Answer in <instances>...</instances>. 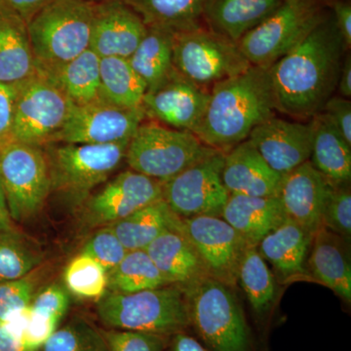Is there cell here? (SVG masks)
<instances>
[{
    "label": "cell",
    "mask_w": 351,
    "mask_h": 351,
    "mask_svg": "<svg viewBox=\"0 0 351 351\" xmlns=\"http://www.w3.org/2000/svg\"><path fill=\"white\" fill-rule=\"evenodd\" d=\"M348 49L332 14L325 13L301 43L270 66L276 110L298 121L321 112L336 93Z\"/></svg>",
    "instance_id": "obj_1"
},
{
    "label": "cell",
    "mask_w": 351,
    "mask_h": 351,
    "mask_svg": "<svg viewBox=\"0 0 351 351\" xmlns=\"http://www.w3.org/2000/svg\"><path fill=\"white\" fill-rule=\"evenodd\" d=\"M276 110L269 69L251 66L211 88L206 112L193 134L203 145L226 154Z\"/></svg>",
    "instance_id": "obj_2"
},
{
    "label": "cell",
    "mask_w": 351,
    "mask_h": 351,
    "mask_svg": "<svg viewBox=\"0 0 351 351\" xmlns=\"http://www.w3.org/2000/svg\"><path fill=\"white\" fill-rule=\"evenodd\" d=\"M189 327L209 351H257L233 288L206 276L184 288Z\"/></svg>",
    "instance_id": "obj_3"
},
{
    "label": "cell",
    "mask_w": 351,
    "mask_h": 351,
    "mask_svg": "<svg viewBox=\"0 0 351 351\" xmlns=\"http://www.w3.org/2000/svg\"><path fill=\"white\" fill-rule=\"evenodd\" d=\"M97 313L110 329L152 332L170 338L189 327L188 297L177 285L149 289L132 294L106 293Z\"/></svg>",
    "instance_id": "obj_4"
},
{
    "label": "cell",
    "mask_w": 351,
    "mask_h": 351,
    "mask_svg": "<svg viewBox=\"0 0 351 351\" xmlns=\"http://www.w3.org/2000/svg\"><path fill=\"white\" fill-rule=\"evenodd\" d=\"M95 3L51 0L27 24L36 69L75 59L90 47Z\"/></svg>",
    "instance_id": "obj_5"
},
{
    "label": "cell",
    "mask_w": 351,
    "mask_h": 351,
    "mask_svg": "<svg viewBox=\"0 0 351 351\" xmlns=\"http://www.w3.org/2000/svg\"><path fill=\"white\" fill-rule=\"evenodd\" d=\"M215 151L191 132L144 121L129 142L125 161L131 170L164 182Z\"/></svg>",
    "instance_id": "obj_6"
},
{
    "label": "cell",
    "mask_w": 351,
    "mask_h": 351,
    "mask_svg": "<svg viewBox=\"0 0 351 351\" xmlns=\"http://www.w3.org/2000/svg\"><path fill=\"white\" fill-rule=\"evenodd\" d=\"M173 63L180 75L207 90L252 66L239 44L203 27L174 34Z\"/></svg>",
    "instance_id": "obj_7"
},
{
    "label": "cell",
    "mask_w": 351,
    "mask_h": 351,
    "mask_svg": "<svg viewBox=\"0 0 351 351\" xmlns=\"http://www.w3.org/2000/svg\"><path fill=\"white\" fill-rule=\"evenodd\" d=\"M316 0H284L280 7L239 41L252 66L269 69L306 38L324 15Z\"/></svg>",
    "instance_id": "obj_8"
},
{
    "label": "cell",
    "mask_w": 351,
    "mask_h": 351,
    "mask_svg": "<svg viewBox=\"0 0 351 351\" xmlns=\"http://www.w3.org/2000/svg\"><path fill=\"white\" fill-rule=\"evenodd\" d=\"M129 142L114 144H63L45 152L51 189L82 198L108 181L125 161Z\"/></svg>",
    "instance_id": "obj_9"
},
{
    "label": "cell",
    "mask_w": 351,
    "mask_h": 351,
    "mask_svg": "<svg viewBox=\"0 0 351 351\" xmlns=\"http://www.w3.org/2000/svg\"><path fill=\"white\" fill-rule=\"evenodd\" d=\"M0 179L14 221L38 213L52 189L45 152L16 141L0 147Z\"/></svg>",
    "instance_id": "obj_10"
},
{
    "label": "cell",
    "mask_w": 351,
    "mask_h": 351,
    "mask_svg": "<svg viewBox=\"0 0 351 351\" xmlns=\"http://www.w3.org/2000/svg\"><path fill=\"white\" fill-rule=\"evenodd\" d=\"M71 103L59 88L38 73L20 83L12 140L39 147L54 143L68 119Z\"/></svg>",
    "instance_id": "obj_11"
},
{
    "label": "cell",
    "mask_w": 351,
    "mask_h": 351,
    "mask_svg": "<svg viewBox=\"0 0 351 351\" xmlns=\"http://www.w3.org/2000/svg\"><path fill=\"white\" fill-rule=\"evenodd\" d=\"M225 152L215 151L162 182V199L180 219L221 217L230 193L223 184Z\"/></svg>",
    "instance_id": "obj_12"
},
{
    "label": "cell",
    "mask_w": 351,
    "mask_h": 351,
    "mask_svg": "<svg viewBox=\"0 0 351 351\" xmlns=\"http://www.w3.org/2000/svg\"><path fill=\"white\" fill-rule=\"evenodd\" d=\"M145 119L143 107H119L103 99L83 105L71 103L68 119L54 143L106 145L126 142Z\"/></svg>",
    "instance_id": "obj_13"
},
{
    "label": "cell",
    "mask_w": 351,
    "mask_h": 351,
    "mask_svg": "<svg viewBox=\"0 0 351 351\" xmlns=\"http://www.w3.org/2000/svg\"><path fill=\"white\" fill-rule=\"evenodd\" d=\"M179 232L195 247L208 276L234 288L249 245L221 217L181 219Z\"/></svg>",
    "instance_id": "obj_14"
},
{
    "label": "cell",
    "mask_w": 351,
    "mask_h": 351,
    "mask_svg": "<svg viewBox=\"0 0 351 351\" xmlns=\"http://www.w3.org/2000/svg\"><path fill=\"white\" fill-rule=\"evenodd\" d=\"M209 100L210 90L198 86L174 69L163 82L147 90L142 107L145 117L154 122L193 133Z\"/></svg>",
    "instance_id": "obj_15"
},
{
    "label": "cell",
    "mask_w": 351,
    "mask_h": 351,
    "mask_svg": "<svg viewBox=\"0 0 351 351\" xmlns=\"http://www.w3.org/2000/svg\"><path fill=\"white\" fill-rule=\"evenodd\" d=\"M162 199V182L135 171L115 176L87 200L85 217L93 226H108Z\"/></svg>",
    "instance_id": "obj_16"
},
{
    "label": "cell",
    "mask_w": 351,
    "mask_h": 351,
    "mask_svg": "<svg viewBox=\"0 0 351 351\" xmlns=\"http://www.w3.org/2000/svg\"><path fill=\"white\" fill-rule=\"evenodd\" d=\"M313 138V122L302 123L276 117L256 127L248 137L265 162L281 175L309 160Z\"/></svg>",
    "instance_id": "obj_17"
},
{
    "label": "cell",
    "mask_w": 351,
    "mask_h": 351,
    "mask_svg": "<svg viewBox=\"0 0 351 351\" xmlns=\"http://www.w3.org/2000/svg\"><path fill=\"white\" fill-rule=\"evenodd\" d=\"M147 27L123 0L95 3L90 49L100 58L128 59Z\"/></svg>",
    "instance_id": "obj_18"
},
{
    "label": "cell",
    "mask_w": 351,
    "mask_h": 351,
    "mask_svg": "<svg viewBox=\"0 0 351 351\" xmlns=\"http://www.w3.org/2000/svg\"><path fill=\"white\" fill-rule=\"evenodd\" d=\"M331 188L332 182L308 160L283 175L277 197L287 219L314 234L321 226Z\"/></svg>",
    "instance_id": "obj_19"
},
{
    "label": "cell",
    "mask_w": 351,
    "mask_h": 351,
    "mask_svg": "<svg viewBox=\"0 0 351 351\" xmlns=\"http://www.w3.org/2000/svg\"><path fill=\"white\" fill-rule=\"evenodd\" d=\"M221 177L233 195L277 197L283 175L272 169L247 138L226 152Z\"/></svg>",
    "instance_id": "obj_20"
},
{
    "label": "cell",
    "mask_w": 351,
    "mask_h": 351,
    "mask_svg": "<svg viewBox=\"0 0 351 351\" xmlns=\"http://www.w3.org/2000/svg\"><path fill=\"white\" fill-rule=\"evenodd\" d=\"M350 241L321 226L314 233L306 272L331 289L341 301L351 304Z\"/></svg>",
    "instance_id": "obj_21"
},
{
    "label": "cell",
    "mask_w": 351,
    "mask_h": 351,
    "mask_svg": "<svg viewBox=\"0 0 351 351\" xmlns=\"http://www.w3.org/2000/svg\"><path fill=\"white\" fill-rule=\"evenodd\" d=\"M313 235L295 221L286 219L267 233L256 248L265 263L271 265L274 274L285 282L308 276L306 261Z\"/></svg>",
    "instance_id": "obj_22"
},
{
    "label": "cell",
    "mask_w": 351,
    "mask_h": 351,
    "mask_svg": "<svg viewBox=\"0 0 351 351\" xmlns=\"http://www.w3.org/2000/svg\"><path fill=\"white\" fill-rule=\"evenodd\" d=\"M169 285L182 289L208 276L195 247L179 230H167L145 249Z\"/></svg>",
    "instance_id": "obj_23"
},
{
    "label": "cell",
    "mask_w": 351,
    "mask_h": 351,
    "mask_svg": "<svg viewBox=\"0 0 351 351\" xmlns=\"http://www.w3.org/2000/svg\"><path fill=\"white\" fill-rule=\"evenodd\" d=\"M221 218L243 237L249 246L256 247L287 217L278 197L230 193Z\"/></svg>",
    "instance_id": "obj_24"
},
{
    "label": "cell",
    "mask_w": 351,
    "mask_h": 351,
    "mask_svg": "<svg viewBox=\"0 0 351 351\" xmlns=\"http://www.w3.org/2000/svg\"><path fill=\"white\" fill-rule=\"evenodd\" d=\"M284 0H208L204 21L209 29L239 43L245 34L267 20Z\"/></svg>",
    "instance_id": "obj_25"
},
{
    "label": "cell",
    "mask_w": 351,
    "mask_h": 351,
    "mask_svg": "<svg viewBox=\"0 0 351 351\" xmlns=\"http://www.w3.org/2000/svg\"><path fill=\"white\" fill-rule=\"evenodd\" d=\"M100 60L87 49L66 63L36 69V73L59 88L75 105L100 100Z\"/></svg>",
    "instance_id": "obj_26"
},
{
    "label": "cell",
    "mask_w": 351,
    "mask_h": 351,
    "mask_svg": "<svg viewBox=\"0 0 351 351\" xmlns=\"http://www.w3.org/2000/svg\"><path fill=\"white\" fill-rule=\"evenodd\" d=\"M313 149L309 161L332 184H350L351 145L318 113L313 117Z\"/></svg>",
    "instance_id": "obj_27"
},
{
    "label": "cell",
    "mask_w": 351,
    "mask_h": 351,
    "mask_svg": "<svg viewBox=\"0 0 351 351\" xmlns=\"http://www.w3.org/2000/svg\"><path fill=\"white\" fill-rule=\"evenodd\" d=\"M180 223L181 219L160 199L108 226L129 252L145 250L163 232L179 230Z\"/></svg>",
    "instance_id": "obj_28"
},
{
    "label": "cell",
    "mask_w": 351,
    "mask_h": 351,
    "mask_svg": "<svg viewBox=\"0 0 351 351\" xmlns=\"http://www.w3.org/2000/svg\"><path fill=\"white\" fill-rule=\"evenodd\" d=\"M36 75L27 25L0 13V82L18 85Z\"/></svg>",
    "instance_id": "obj_29"
},
{
    "label": "cell",
    "mask_w": 351,
    "mask_h": 351,
    "mask_svg": "<svg viewBox=\"0 0 351 351\" xmlns=\"http://www.w3.org/2000/svg\"><path fill=\"white\" fill-rule=\"evenodd\" d=\"M147 27L174 32L202 27L208 0H123Z\"/></svg>",
    "instance_id": "obj_30"
},
{
    "label": "cell",
    "mask_w": 351,
    "mask_h": 351,
    "mask_svg": "<svg viewBox=\"0 0 351 351\" xmlns=\"http://www.w3.org/2000/svg\"><path fill=\"white\" fill-rule=\"evenodd\" d=\"M173 44L174 32L147 27V34L128 58L132 68L144 80L147 90L160 84L174 71Z\"/></svg>",
    "instance_id": "obj_31"
},
{
    "label": "cell",
    "mask_w": 351,
    "mask_h": 351,
    "mask_svg": "<svg viewBox=\"0 0 351 351\" xmlns=\"http://www.w3.org/2000/svg\"><path fill=\"white\" fill-rule=\"evenodd\" d=\"M100 89L103 100L119 107L141 108L147 84L132 68L128 59L101 58Z\"/></svg>",
    "instance_id": "obj_32"
},
{
    "label": "cell",
    "mask_w": 351,
    "mask_h": 351,
    "mask_svg": "<svg viewBox=\"0 0 351 351\" xmlns=\"http://www.w3.org/2000/svg\"><path fill=\"white\" fill-rule=\"evenodd\" d=\"M237 284L258 317H265L276 302V281L257 248L249 246L240 263Z\"/></svg>",
    "instance_id": "obj_33"
},
{
    "label": "cell",
    "mask_w": 351,
    "mask_h": 351,
    "mask_svg": "<svg viewBox=\"0 0 351 351\" xmlns=\"http://www.w3.org/2000/svg\"><path fill=\"white\" fill-rule=\"evenodd\" d=\"M169 284L145 250L129 251L108 272V290L113 294H132Z\"/></svg>",
    "instance_id": "obj_34"
},
{
    "label": "cell",
    "mask_w": 351,
    "mask_h": 351,
    "mask_svg": "<svg viewBox=\"0 0 351 351\" xmlns=\"http://www.w3.org/2000/svg\"><path fill=\"white\" fill-rule=\"evenodd\" d=\"M43 261V254L13 228L0 232V280L27 276Z\"/></svg>",
    "instance_id": "obj_35"
},
{
    "label": "cell",
    "mask_w": 351,
    "mask_h": 351,
    "mask_svg": "<svg viewBox=\"0 0 351 351\" xmlns=\"http://www.w3.org/2000/svg\"><path fill=\"white\" fill-rule=\"evenodd\" d=\"M64 281L76 297L99 301L107 293L108 271L94 258L80 253L66 265Z\"/></svg>",
    "instance_id": "obj_36"
},
{
    "label": "cell",
    "mask_w": 351,
    "mask_h": 351,
    "mask_svg": "<svg viewBox=\"0 0 351 351\" xmlns=\"http://www.w3.org/2000/svg\"><path fill=\"white\" fill-rule=\"evenodd\" d=\"M43 351H110L101 332L82 319L57 329L44 343Z\"/></svg>",
    "instance_id": "obj_37"
},
{
    "label": "cell",
    "mask_w": 351,
    "mask_h": 351,
    "mask_svg": "<svg viewBox=\"0 0 351 351\" xmlns=\"http://www.w3.org/2000/svg\"><path fill=\"white\" fill-rule=\"evenodd\" d=\"M321 226L350 240L351 193L350 184H332L323 209Z\"/></svg>",
    "instance_id": "obj_38"
},
{
    "label": "cell",
    "mask_w": 351,
    "mask_h": 351,
    "mask_svg": "<svg viewBox=\"0 0 351 351\" xmlns=\"http://www.w3.org/2000/svg\"><path fill=\"white\" fill-rule=\"evenodd\" d=\"M127 253L128 251L125 247L108 226H104L95 233L82 250V254L94 258L108 272L117 267Z\"/></svg>",
    "instance_id": "obj_39"
},
{
    "label": "cell",
    "mask_w": 351,
    "mask_h": 351,
    "mask_svg": "<svg viewBox=\"0 0 351 351\" xmlns=\"http://www.w3.org/2000/svg\"><path fill=\"white\" fill-rule=\"evenodd\" d=\"M110 351H166L168 337L152 332L110 329L101 331Z\"/></svg>",
    "instance_id": "obj_40"
},
{
    "label": "cell",
    "mask_w": 351,
    "mask_h": 351,
    "mask_svg": "<svg viewBox=\"0 0 351 351\" xmlns=\"http://www.w3.org/2000/svg\"><path fill=\"white\" fill-rule=\"evenodd\" d=\"M34 282L27 277L0 280V319L5 322L13 313L31 306Z\"/></svg>",
    "instance_id": "obj_41"
},
{
    "label": "cell",
    "mask_w": 351,
    "mask_h": 351,
    "mask_svg": "<svg viewBox=\"0 0 351 351\" xmlns=\"http://www.w3.org/2000/svg\"><path fill=\"white\" fill-rule=\"evenodd\" d=\"M69 306L68 291L62 286L50 285L43 289L32 299L31 308L34 313L61 321Z\"/></svg>",
    "instance_id": "obj_42"
},
{
    "label": "cell",
    "mask_w": 351,
    "mask_h": 351,
    "mask_svg": "<svg viewBox=\"0 0 351 351\" xmlns=\"http://www.w3.org/2000/svg\"><path fill=\"white\" fill-rule=\"evenodd\" d=\"M58 324L57 320L34 313L31 308V315L23 335V343L29 350L38 351L56 331Z\"/></svg>",
    "instance_id": "obj_43"
},
{
    "label": "cell",
    "mask_w": 351,
    "mask_h": 351,
    "mask_svg": "<svg viewBox=\"0 0 351 351\" xmlns=\"http://www.w3.org/2000/svg\"><path fill=\"white\" fill-rule=\"evenodd\" d=\"M351 145V101L341 96H332L321 112Z\"/></svg>",
    "instance_id": "obj_44"
},
{
    "label": "cell",
    "mask_w": 351,
    "mask_h": 351,
    "mask_svg": "<svg viewBox=\"0 0 351 351\" xmlns=\"http://www.w3.org/2000/svg\"><path fill=\"white\" fill-rule=\"evenodd\" d=\"M18 85L0 82V147L12 140Z\"/></svg>",
    "instance_id": "obj_45"
},
{
    "label": "cell",
    "mask_w": 351,
    "mask_h": 351,
    "mask_svg": "<svg viewBox=\"0 0 351 351\" xmlns=\"http://www.w3.org/2000/svg\"><path fill=\"white\" fill-rule=\"evenodd\" d=\"M51 0H0V13L29 22Z\"/></svg>",
    "instance_id": "obj_46"
},
{
    "label": "cell",
    "mask_w": 351,
    "mask_h": 351,
    "mask_svg": "<svg viewBox=\"0 0 351 351\" xmlns=\"http://www.w3.org/2000/svg\"><path fill=\"white\" fill-rule=\"evenodd\" d=\"M332 17L343 36L346 47L351 46V5L350 1H337L332 7Z\"/></svg>",
    "instance_id": "obj_47"
},
{
    "label": "cell",
    "mask_w": 351,
    "mask_h": 351,
    "mask_svg": "<svg viewBox=\"0 0 351 351\" xmlns=\"http://www.w3.org/2000/svg\"><path fill=\"white\" fill-rule=\"evenodd\" d=\"M166 351H209L199 339L186 332H176L170 337Z\"/></svg>",
    "instance_id": "obj_48"
},
{
    "label": "cell",
    "mask_w": 351,
    "mask_h": 351,
    "mask_svg": "<svg viewBox=\"0 0 351 351\" xmlns=\"http://www.w3.org/2000/svg\"><path fill=\"white\" fill-rule=\"evenodd\" d=\"M336 92H338L339 96L343 97V98L350 99V100L351 55L350 52L346 53L345 59H343Z\"/></svg>",
    "instance_id": "obj_49"
},
{
    "label": "cell",
    "mask_w": 351,
    "mask_h": 351,
    "mask_svg": "<svg viewBox=\"0 0 351 351\" xmlns=\"http://www.w3.org/2000/svg\"><path fill=\"white\" fill-rule=\"evenodd\" d=\"M0 351H34L27 348L22 339L16 338L2 325L0 327Z\"/></svg>",
    "instance_id": "obj_50"
},
{
    "label": "cell",
    "mask_w": 351,
    "mask_h": 351,
    "mask_svg": "<svg viewBox=\"0 0 351 351\" xmlns=\"http://www.w3.org/2000/svg\"><path fill=\"white\" fill-rule=\"evenodd\" d=\"M11 228H12V218L9 212L5 193L0 179V232H6Z\"/></svg>",
    "instance_id": "obj_51"
},
{
    "label": "cell",
    "mask_w": 351,
    "mask_h": 351,
    "mask_svg": "<svg viewBox=\"0 0 351 351\" xmlns=\"http://www.w3.org/2000/svg\"><path fill=\"white\" fill-rule=\"evenodd\" d=\"M88 1L93 2V3H101V2L112 1V0H88Z\"/></svg>",
    "instance_id": "obj_52"
},
{
    "label": "cell",
    "mask_w": 351,
    "mask_h": 351,
    "mask_svg": "<svg viewBox=\"0 0 351 351\" xmlns=\"http://www.w3.org/2000/svg\"><path fill=\"white\" fill-rule=\"evenodd\" d=\"M2 325H3V321H2L1 319H0V327L2 326Z\"/></svg>",
    "instance_id": "obj_53"
}]
</instances>
